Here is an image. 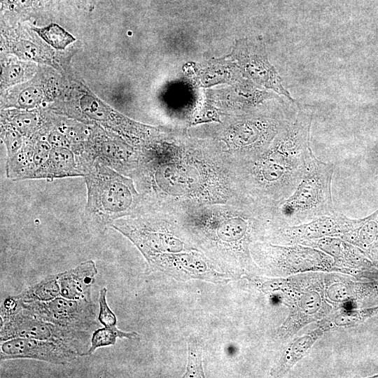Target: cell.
I'll list each match as a JSON object with an SVG mask.
<instances>
[{"label": "cell", "instance_id": "obj_7", "mask_svg": "<svg viewBox=\"0 0 378 378\" xmlns=\"http://www.w3.org/2000/svg\"><path fill=\"white\" fill-rule=\"evenodd\" d=\"M18 300L34 317L63 327L90 332L98 326L96 306L92 300H71L61 296L49 302Z\"/></svg>", "mask_w": 378, "mask_h": 378}, {"label": "cell", "instance_id": "obj_16", "mask_svg": "<svg viewBox=\"0 0 378 378\" xmlns=\"http://www.w3.org/2000/svg\"><path fill=\"white\" fill-rule=\"evenodd\" d=\"M340 238L358 247L373 262L378 261V210L359 219L356 227Z\"/></svg>", "mask_w": 378, "mask_h": 378}, {"label": "cell", "instance_id": "obj_26", "mask_svg": "<svg viewBox=\"0 0 378 378\" xmlns=\"http://www.w3.org/2000/svg\"><path fill=\"white\" fill-rule=\"evenodd\" d=\"M183 377H204L202 367V347L195 342L189 343L188 365Z\"/></svg>", "mask_w": 378, "mask_h": 378}, {"label": "cell", "instance_id": "obj_1", "mask_svg": "<svg viewBox=\"0 0 378 378\" xmlns=\"http://www.w3.org/2000/svg\"><path fill=\"white\" fill-rule=\"evenodd\" d=\"M312 115L300 110L261 154L244 162L245 195L267 206H274L295 190L307 169Z\"/></svg>", "mask_w": 378, "mask_h": 378}, {"label": "cell", "instance_id": "obj_9", "mask_svg": "<svg viewBox=\"0 0 378 378\" xmlns=\"http://www.w3.org/2000/svg\"><path fill=\"white\" fill-rule=\"evenodd\" d=\"M359 219H350L335 212L316 218L309 222L276 227L270 233L273 241L282 245L301 244L323 237H341L354 229Z\"/></svg>", "mask_w": 378, "mask_h": 378}, {"label": "cell", "instance_id": "obj_22", "mask_svg": "<svg viewBox=\"0 0 378 378\" xmlns=\"http://www.w3.org/2000/svg\"><path fill=\"white\" fill-rule=\"evenodd\" d=\"M137 336L136 332H124L120 329L115 330L106 327L98 328L91 336L90 346L85 356L93 354L98 348L114 345L117 337L132 339Z\"/></svg>", "mask_w": 378, "mask_h": 378}, {"label": "cell", "instance_id": "obj_11", "mask_svg": "<svg viewBox=\"0 0 378 378\" xmlns=\"http://www.w3.org/2000/svg\"><path fill=\"white\" fill-rule=\"evenodd\" d=\"M0 349L1 360L26 358L64 365L80 356L78 352L62 343L26 337L1 342Z\"/></svg>", "mask_w": 378, "mask_h": 378}, {"label": "cell", "instance_id": "obj_8", "mask_svg": "<svg viewBox=\"0 0 378 378\" xmlns=\"http://www.w3.org/2000/svg\"><path fill=\"white\" fill-rule=\"evenodd\" d=\"M78 107L81 113L88 119L135 144H146L155 132L151 127L127 118L90 93L83 94L80 97Z\"/></svg>", "mask_w": 378, "mask_h": 378}, {"label": "cell", "instance_id": "obj_17", "mask_svg": "<svg viewBox=\"0 0 378 378\" xmlns=\"http://www.w3.org/2000/svg\"><path fill=\"white\" fill-rule=\"evenodd\" d=\"M378 315V304L367 308L344 309L318 322L323 330L354 327Z\"/></svg>", "mask_w": 378, "mask_h": 378}, {"label": "cell", "instance_id": "obj_15", "mask_svg": "<svg viewBox=\"0 0 378 378\" xmlns=\"http://www.w3.org/2000/svg\"><path fill=\"white\" fill-rule=\"evenodd\" d=\"M324 332L323 329L318 326L314 330L295 337L289 342L272 368L271 376L279 377L288 374L302 358L309 354L312 346Z\"/></svg>", "mask_w": 378, "mask_h": 378}, {"label": "cell", "instance_id": "obj_4", "mask_svg": "<svg viewBox=\"0 0 378 378\" xmlns=\"http://www.w3.org/2000/svg\"><path fill=\"white\" fill-rule=\"evenodd\" d=\"M333 171V164L320 161L312 152L306 173L295 190L274 206L278 226L299 225L334 214L331 195Z\"/></svg>", "mask_w": 378, "mask_h": 378}, {"label": "cell", "instance_id": "obj_24", "mask_svg": "<svg viewBox=\"0 0 378 378\" xmlns=\"http://www.w3.org/2000/svg\"><path fill=\"white\" fill-rule=\"evenodd\" d=\"M1 86L10 87L24 81L29 76L24 65L18 62H10L1 65Z\"/></svg>", "mask_w": 378, "mask_h": 378}, {"label": "cell", "instance_id": "obj_3", "mask_svg": "<svg viewBox=\"0 0 378 378\" xmlns=\"http://www.w3.org/2000/svg\"><path fill=\"white\" fill-rule=\"evenodd\" d=\"M87 203L83 222L92 232H103L117 220L131 216L139 202L133 180L95 158L84 176Z\"/></svg>", "mask_w": 378, "mask_h": 378}, {"label": "cell", "instance_id": "obj_30", "mask_svg": "<svg viewBox=\"0 0 378 378\" xmlns=\"http://www.w3.org/2000/svg\"><path fill=\"white\" fill-rule=\"evenodd\" d=\"M76 4L88 12H92L94 8V0H74Z\"/></svg>", "mask_w": 378, "mask_h": 378}, {"label": "cell", "instance_id": "obj_20", "mask_svg": "<svg viewBox=\"0 0 378 378\" xmlns=\"http://www.w3.org/2000/svg\"><path fill=\"white\" fill-rule=\"evenodd\" d=\"M43 41L57 50H64L66 46L76 41L74 36L56 23H51L43 27H32Z\"/></svg>", "mask_w": 378, "mask_h": 378}, {"label": "cell", "instance_id": "obj_19", "mask_svg": "<svg viewBox=\"0 0 378 378\" xmlns=\"http://www.w3.org/2000/svg\"><path fill=\"white\" fill-rule=\"evenodd\" d=\"M60 296L57 274L46 276L14 297L23 302H49Z\"/></svg>", "mask_w": 378, "mask_h": 378}, {"label": "cell", "instance_id": "obj_27", "mask_svg": "<svg viewBox=\"0 0 378 378\" xmlns=\"http://www.w3.org/2000/svg\"><path fill=\"white\" fill-rule=\"evenodd\" d=\"M106 288H102L99 291L98 321L104 327L113 330H118L116 327L117 319L115 314L111 311L106 301Z\"/></svg>", "mask_w": 378, "mask_h": 378}, {"label": "cell", "instance_id": "obj_21", "mask_svg": "<svg viewBox=\"0 0 378 378\" xmlns=\"http://www.w3.org/2000/svg\"><path fill=\"white\" fill-rule=\"evenodd\" d=\"M12 52L18 57L39 63L51 64V57L40 46L27 39H18L12 42Z\"/></svg>", "mask_w": 378, "mask_h": 378}, {"label": "cell", "instance_id": "obj_28", "mask_svg": "<svg viewBox=\"0 0 378 378\" xmlns=\"http://www.w3.org/2000/svg\"><path fill=\"white\" fill-rule=\"evenodd\" d=\"M46 139L52 147L66 148L76 153V148L71 140L60 129L49 131L46 136Z\"/></svg>", "mask_w": 378, "mask_h": 378}, {"label": "cell", "instance_id": "obj_29", "mask_svg": "<svg viewBox=\"0 0 378 378\" xmlns=\"http://www.w3.org/2000/svg\"><path fill=\"white\" fill-rule=\"evenodd\" d=\"M36 0H1V8L11 13H22L30 10Z\"/></svg>", "mask_w": 378, "mask_h": 378}, {"label": "cell", "instance_id": "obj_2", "mask_svg": "<svg viewBox=\"0 0 378 378\" xmlns=\"http://www.w3.org/2000/svg\"><path fill=\"white\" fill-rule=\"evenodd\" d=\"M330 272H309L286 277L265 279L259 284L265 293H275L289 312L275 330L274 338L284 342L307 325L319 322L339 311L328 293Z\"/></svg>", "mask_w": 378, "mask_h": 378}, {"label": "cell", "instance_id": "obj_13", "mask_svg": "<svg viewBox=\"0 0 378 378\" xmlns=\"http://www.w3.org/2000/svg\"><path fill=\"white\" fill-rule=\"evenodd\" d=\"M85 159L66 148L52 147L48 160L35 172L32 178H55L84 176Z\"/></svg>", "mask_w": 378, "mask_h": 378}, {"label": "cell", "instance_id": "obj_6", "mask_svg": "<svg viewBox=\"0 0 378 378\" xmlns=\"http://www.w3.org/2000/svg\"><path fill=\"white\" fill-rule=\"evenodd\" d=\"M255 254L270 271L279 277L309 272H338L332 256L302 244L274 245L257 244Z\"/></svg>", "mask_w": 378, "mask_h": 378}, {"label": "cell", "instance_id": "obj_5", "mask_svg": "<svg viewBox=\"0 0 378 378\" xmlns=\"http://www.w3.org/2000/svg\"><path fill=\"white\" fill-rule=\"evenodd\" d=\"M16 337L53 341L66 344L85 356L90 346L89 331L63 327L30 314L13 297L6 298L1 309L0 341Z\"/></svg>", "mask_w": 378, "mask_h": 378}, {"label": "cell", "instance_id": "obj_32", "mask_svg": "<svg viewBox=\"0 0 378 378\" xmlns=\"http://www.w3.org/2000/svg\"><path fill=\"white\" fill-rule=\"evenodd\" d=\"M373 377H378V374H376V375H374V376H373Z\"/></svg>", "mask_w": 378, "mask_h": 378}, {"label": "cell", "instance_id": "obj_23", "mask_svg": "<svg viewBox=\"0 0 378 378\" xmlns=\"http://www.w3.org/2000/svg\"><path fill=\"white\" fill-rule=\"evenodd\" d=\"M48 96L45 90L38 85H30L22 89L11 106L23 110H34L40 106Z\"/></svg>", "mask_w": 378, "mask_h": 378}, {"label": "cell", "instance_id": "obj_14", "mask_svg": "<svg viewBox=\"0 0 378 378\" xmlns=\"http://www.w3.org/2000/svg\"><path fill=\"white\" fill-rule=\"evenodd\" d=\"M97 272L95 262L89 260L74 268L58 273L60 296L71 300H92L91 289Z\"/></svg>", "mask_w": 378, "mask_h": 378}, {"label": "cell", "instance_id": "obj_10", "mask_svg": "<svg viewBox=\"0 0 378 378\" xmlns=\"http://www.w3.org/2000/svg\"><path fill=\"white\" fill-rule=\"evenodd\" d=\"M301 244L318 248L332 256L338 273L358 280L378 279V269L374 262L358 247L340 237H323Z\"/></svg>", "mask_w": 378, "mask_h": 378}, {"label": "cell", "instance_id": "obj_31", "mask_svg": "<svg viewBox=\"0 0 378 378\" xmlns=\"http://www.w3.org/2000/svg\"><path fill=\"white\" fill-rule=\"evenodd\" d=\"M377 268L378 269V261L374 262Z\"/></svg>", "mask_w": 378, "mask_h": 378}, {"label": "cell", "instance_id": "obj_25", "mask_svg": "<svg viewBox=\"0 0 378 378\" xmlns=\"http://www.w3.org/2000/svg\"><path fill=\"white\" fill-rule=\"evenodd\" d=\"M1 139L6 148L8 158L15 155L25 141L19 132L4 122H1Z\"/></svg>", "mask_w": 378, "mask_h": 378}, {"label": "cell", "instance_id": "obj_18", "mask_svg": "<svg viewBox=\"0 0 378 378\" xmlns=\"http://www.w3.org/2000/svg\"><path fill=\"white\" fill-rule=\"evenodd\" d=\"M4 122L19 132L25 139L36 135L42 124L41 118L36 111L23 109L8 111L4 116Z\"/></svg>", "mask_w": 378, "mask_h": 378}, {"label": "cell", "instance_id": "obj_12", "mask_svg": "<svg viewBox=\"0 0 378 378\" xmlns=\"http://www.w3.org/2000/svg\"><path fill=\"white\" fill-rule=\"evenodd\" d=\"M85 155L90 161L99 159L118 172L128 169L139 158L134 148L121 138L97 132L90 134Z\"/></svg>", "mask_w": 378, "mask_h": 378}]
</instances>
